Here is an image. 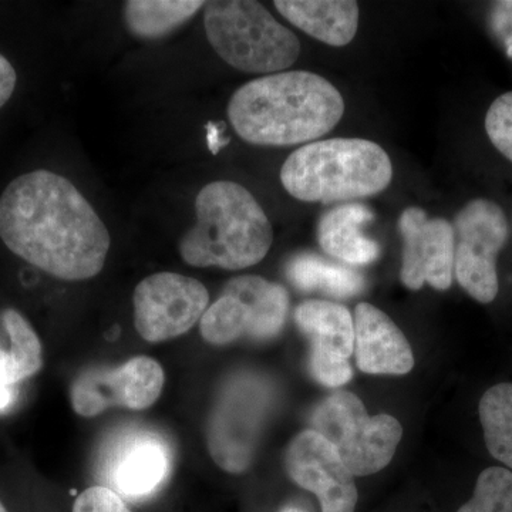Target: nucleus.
Segmentation results:
<instances>
[{
    "label": "nucleus",
    "instance_id": "f257e3e1",
    "mask_svg": "<svg viewBox=\"0 0 512 512\" xmlns=\"http://www.w3.org/2000/svg\"><path fill=\"white\" fill-rule=\"evenodd\" d=\"M0 238L23 261L62 281L99 275L109 229L67 178L36 170L15 178L0 197Z\"/></svg>",
    "mask_w": 512,
    "mask_h": 512
},
{
    "label": "nucleus",
    "instance_id": "f03ea898",
    "mask_svg": "<svg viewBox=\"0 0 512 512\" xmlns=\"http://www.w3.org/2000/svg\"><path fill=\"white\" fill-rule=\"evenodd\" d=\"M343 113L339 90L325 77L302 70L252 80L228 104L232 127L255 146L311 143L338 126Z\"/></svg>",
    "mask_w": 512,
    "mask_h": 512
},
{
    "label": "nucleus",
    "instance_id": "7ed1b4c3",
    "mask_svg": "<svg viewBox=\"0 0 512 512\" xmlns=\"http://www.w3.org/2000/svg\"><path fill=\"white\" fill-rule=\"evenodd\" d=\"M197 224L181 238V258L195 268L238 269L259 264L274 242L269 218L254 195L232 181L205 185L195 200Z\"/></svg>",
    "mask_w": 512,
    "mask_h": 512
},
{
    "label": "nucleus",
    "instance_id": "20e7f679",
    "mask_svg": "<svg viewBox=\"0 0 512 512\" xmlns=\"http://www.w3.org/2000/svg\"><path fill=\"white\" fill-rule=\"evenodd\" d=\"M393 165L375 141L332 138L299 148L286 158L281 183L303 202H350L389 187Z\"/></svg>",
    "mask_w": 512,
    "mask_h": 512
},
{
    "label": "nucleus",
    "instance_id": "39448f33",
    "mask_svg": "<svg viewBox=\"0 0 512 512\" xmlns=\"http://www.w3.org/2000/svg\"><path fill=\"white\" fill-rule=\"evenodd\" d=\"M204 25L217 55L245 73L285 72L298 60L301 43L254 0L205 2Z\"/></svg>",
    "mask_w": 512,
    "mask_h": 512
},
{
    "label": "nucleus",
    "instance_id": "423d86ee",
    "mask_svg": "<svg viewBox=\"0 0 512 512\" xmlns=\"http://www.w3.org/2000/svg\"><path fill=\"white\" fill-rule=\"evenodd\" d=\"M312 430L320 434L353 476H372L389 466L403 437L399 420L389 414L370 416L365 404L349 392L326 397L312 414Z\"/></svg>",
    "mask_w": 512,
    "mask_h": 512
},
{
    "label": "nucleus",
    "instance_id": "0eeeda50",
    "mask_svg": "<svg viewBox=\"0 0 512 512\" xmlns=\"http://www.w3.org/2000/svg\"><path fill=\"white\" fill-rule=\"evenodd\" d=\"M272 400L269 383L248 373L222 386L207 423L208 451L221 470L242 474L251 466Z\"/></svg>",
    "mask_w": 512,
    "mask_h": 512
},
{
    "label": "nucleus",
    "instance_id": "6e6552de",
    "mask_svg": "<svg viewBox=\"0 0 512 512\" xmlns=\"http://www.w3.org/2000/svg\"><path fill=\"white\" fill-rule=\"evenodd\" d=\"M171 468L170 443L146 427L117 431L104 444L97 463L101 485L133 503L156 495L170 480Z\"/></svg>",
    "mask_w": 512,
    "mask_h": 512
},
{
    "label": "nucleus",
    "instance_id": "1a4fd4ad",
    "mask_svg": "<svg viewBox=\"0 0 512 512\" xmlns=\"http://www.w3.org/2000/svg\"><path fill=\"white\" fill-rule=\"evenodd\" d=\"M454 275L458 284L480 303L497 298V258L508 239V221L500 205L484 198L468 202L456 215Z\"/></svg>",
    "mask_w": 512,
    "mask_h": 512
},
{
    "label": "nucleus",
    "instance_id": "9d476101",
    "mask_svg": "<svg viewBox=\"0 0 512 512\" xmlns=\"http://www.w3.org/2000/svg\"><path fill=\"white\" fill-rule=\"evenodd\" d=\"M134 326L146 342L180 338L200 323L210 306V293L197 279L158 272L134 289Z\"/></svg>",
    "mask_w": 512,
    "mask_h": 512
},
{
    "label": "nucleus",
    "instance_id": "9b49d317",
    "mask_svg": "<svg viewBox=\"0 0 512 512\" xmlns=\"http://www.w3.org/2000/svg\"><path fill=\"white\" fill-rule=\"evenodd\" d=\"M163 367L153 357H131L123 365L94 366L77 375L70 387L74 412L96 417L111 407L150 409L163 393Z\"/></svg>",
    "mask_w": 512,
    "mask_h": 512
},
{
    "label": "nucleus",
    "instance_id": "f8f14e48",
    "mask_svg": "<svg viewBox=\"0 0 512 512\" xmlns=\"http://www.w3.org/2000/svg\"><path fill=\"white\" fill-rule=\"evenodd\" d=\"M399 231L403 238V285L419 291L429 284L437 291L453 285L456 235L451 222L430 220L421 208H407L400 215Z\"/></svg>",
    "mask_w": 512,
    "mask_h": 512
},
{
    "label": "nucleus",
    "instance_id": "ddd939ff",
    "mask_svg": "<svg viewBox=\"0 0 512 512\" xmlns=\"http://www.w3.org/2000/svg\"><path fill=\"white\" fill-rule=\"evenodd\" d=\"M285 470L293 483L316 495L322 512H355V476L316 431H302L291 441L286 448Z\"/></svg>",
    "mask_w": 512,
    "mask_h": 512
},
{
    "label": "nucleus",
    "instance_id": "4468645a",
    "mask_svg": "<svg viewBox=\"0 0 512 512\" xmlns=\"http://www.w3.org/2000/svg\"><path fill=\"white\" fill-rule=\"evenodd\" d=\"M355 355L357 367L367 375L402 376L412 372V346L399 326L370 303L355 309Z\"/></svg>",
    "mask_w": 512,
    "mask_h": 512
},
{
    "label": "nucleus",
    "instance_id": "2eb2a0df",
    "mask_svg": "<svg viewBox=\"0 0 512 512\" xmlns=\"http://www.w3.org/2000/svg\"><path fill=\"white\" fill-rule=\"evenodd\" d=\"M375 220L373 212L359 202H346L323 214L318 224L320 248L349 265H367L380 255L377 242L363 234V227Z\"/></svg>",
    "mask_w": 512,
    "mask_h": 512
},
{
    "label": "nucleus",
    "instance_id": "dca6fc26",
    "mask_svg": "<svg viewBox=\"0 0 512 512\" xmlns=\"http://www.w3.org/2000/svg\"><path fill=\"white\" fill-rule=\"evenodd\" d=\"M276 10L293 26L329 46L355 39L360 10L352 0H276Z\"/></svg>",
    "mask_w": 512,
    "mask_h": 512
},
{
    "label": "nucleus",
    "instance_id": "f3484780",
    "mask_svg": "<svg viewBox=\"0 0 512 512\" xmlns=\"http://www.w3.org/2000/svg\"><path fill=\"white\" fill-rule=\"evenodd\" d=\"M224 292L237 296L251 309L249 339L266 342L276 338L284 329L289 311V295L284 286L262 276L244 275L231 279Z\"/></svg>",
    "mask_w": 512,
    "mask_h": 512
},
{
    "label": "nucleus",
    "instance_id": "a211bd4d",
    "mask_svg": "<svg viewBox=\"0 0 512 512\" xmlns=\"http://www.w3.org/2000/svg\"><path fill=\"white\" fill-rule=\"evenodd\" d=\"M295 322L311 339L312 349L325 350L343 359L355 352V320L339 303L306 301L296 308Z\"/></svg>",
    "mask_w": 512,
    "mask_h": 512
},
{
    "label": "nucleus",
    "instance_id": "6ab92c4d",
    "mask_svg": "<svg viewBox=\"0 0 512 512\" xmlns=\"http://www.w3.org/2000/svg\"><path fill=\"white\" fill-rule=\"evenodd\" d=\"M204 6L202 0H128L124 3V23L138 39H161L187 23Z\"/></svg>",
    "mask_w": 512,
    "mask_h": 512
},
{
    "label": "nucleus",
    "instance_id": "aec40b11",
    "mask_svg": "<svg viewBox=\"0 0 512 512\" xmlns=\"http://www.w3.org/2000/svg\"><path fill=\"white\" fill-rule=\"evenodd\" d=\"M286 275L301 291H319L336 298H352L365 288V279L355 269L313 254L292 258L286 266Z\"/></svg>",
    "mask_w": 512,
    "mask_h": 512
},
{
    "label": "nucleus",
    "instance_id": "412c9836",
    "mask_svg": "<svg viewBox=\"0 0 512 512\" xmlns=\"http://www.w3.org/2000/svg\"><path fill=\"white\" fill-rule=\"evenodd\" d=\"M478 414L491 456L512 470V383L488 389L478 404Z\"/></svg>",
    "mask_w": 512,
    "mask_h": 512
},
{
    "label": "nucleus",
    "instance_id": "4be33fe9",
    "mask_svg": "<svg viewBox=\"0 0 512 512\" xmlns=\"http://www.w3.org/2000/svg\"><path fill=\"white\" fill-rule=\"evenodd\" d=\"M252 315L247 303L231 293L222 292L200 320V333L205 342L225 346L242 338L249 339Z\"/></svg>",
    "mask_w": 512,
    "mask_h": 512
},
{
    "label": "nucleus",
    "instance_id": "5701e85b",
    "mask_svg": "<svg viewBox=\"0 0 512 512\" xmlns=\"http://www.w3.org/2000/svg\"><path fill=\"white\" fill-rule=\"evenodd\" d=\"M3 328L10 339L9 359L16 382H25L43 367V348L28 319L15 309L2 312Z\"/></svg>",
    "mask_w": 512,
    "mask_h": 512
},
{
    "label": "nucleus",
    "instance_id": "b1692460",
    "mask_svg": "<svg viewBox=\"0 0 512 512\" xmlns=\"http://www.w3.org/2000/svg\"><path fill=\"white\" fill-rule=\"evenodd\" d=\"M457 512H512V473L490 467L478 476L473 497Z\"/></svg>",
    "mask_w": 512,
    "mask_h": 512
},
{
    "label": "nucleus",
    "instance_id": "393cba45",
    "mask_svg": "<svg viewBox=\"0 0 512 512\" xmlns=\"http://www.w3.org/2000/svg\"><path fill=\"white\" fill-rule=\"evenodd\" d=\"M485 131L493 146L512 163V92L491 104L485 116Z\"/></svg>",
    "mask_w": 512,
    "mask_h": 512
},
{
    "label": "nucleus",
    "instance_id": "a878e982",
    "mask_svg": "<svg viewBox=\"0 0 512 512\" xmlns=\"http://www.w3.org/2000/svg\"><path fill=\"white\" fill-rule=\"evenodd\" d=\"M312 375L323 386L339 387L352 379V367L348 359H343L325 350L312 349L311 352Z\"/></svg>",
    "mask_w": 512,
    "mask_h": 512
},
{
    "label": "nucleus",
    "instance_id": "bb28decb",
    "mask_svg": "<svg viewBox=\"0 0 512 512\" xmlns=\"http://www.w3.org/2000/svg\"><path fill=\"white\" fill-rule=\"evenodd\" d=\"M73 512H131L120 495L103 485L87 488L73 505Z\"/></svg>",
    "mask_w": 512,
    "mask_h": 512
},
{
    "label": "nucleus",
    "instance_id": "cd10ccee",
    "mask_svg": "<svg viewBox=\"0 0 512 512\" xmlns=\"http://www.w3.org/2000/svg\"><path fill=\"white\" fill-rule=\"evenodd\" d=\"M16 382L8 350L0 348V413H8L16 400Z\"/></svg>",
    "mask_w": 512,
    "mask_h": 512
},
{
    "label": "nucleus",
    "instance_id": "c85d7f7f",
    "mask_svg": "<svg viewBox=\"0 0 512 512\" xmlns=\"http://www.w3.org/2000/svg\"><path fill=\"white\" fill-rule=\"evenodd\" d=\"M16 82H18V74L15 67L5 56L0 55V109L8 103L15 92Z\"/></svg>",
    "mask_w": 512,
    "mask_h": 512
},
{
    "label": "nucleus",
    "instance_id": "c756f323",
    "mask_svg": "<svg viewBox=\"0 0 512 512\" xmlns=\"http://www.w3.org/2000/svg\"><path fill=\"white\" fill-rule=\"evenodd\" d=\"M208 130V146L212 153L217 154L220 148L224 146V140H221V131L218 130L217 124L210 123L207 126Z\"/></svg>",
    "mask_w": 512,
    "mask_h": 512
},
{
    "label": "nucleus",
    "instance_id": "7c9ffc66",
    "mask_svg": "<svg viewBox=\"0 0 512 512\" xmlns=\"http://www.w3.org/2000/svg\"><path fill=\"white\" fill-rule=\"evenodd\" d=\"M282 512H303L302 510H299V508H286V510Z\"/></svg>",
    "mask_w": 512,
    "mask_h": 512
},
{
    "label": "nucleus",
    "instance_id": "2f4dec72",
    "mask_svg": "<svg viewBox=\"0 0 512 512\" xmlns=\"http://www.w3.org/2000/svg\"><path fill=\"white\" fill-rule=\"evenodd\" d=\"M0 512H8V510L5 508V505L2 504V501H0Z\"/></svg>",
    "mask_w": 512,
    "mask_h": 512
}]
</instances>
